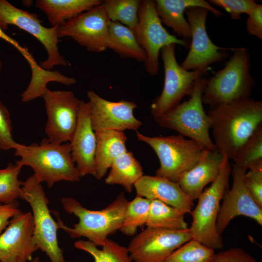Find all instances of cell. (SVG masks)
Masks as SVG:
<instances>
[{"label":"cell","instance_id":"34","mask_svg":"<svg viewBox=\"0 0 262 262\" xmlns=\"http://www.w3.org/2000/svg\"><path fill=\"white\" fill-rule=\"evenodd\" d=\"M12 121L10 112L0 100V149L3 150L15 149L18 143L12 136Z\"/></svg>","mask_w":262,"mask_h":262},{"label":"cell","instance_id":"7","mask_svg":"<svg viewBox=\"0 0 262 262\" xmlns=\"http://www.w3.org/2000/svg\"><path fill=\"white\" fill-rule=\"evenodd\" d=\"M137 139L149 145L155 151L160 166L156 176L177 182L180 175L192 168L206 149L196 142L178 134L150 137L137 131Z\"/></svg>","mask_w":262,"mask_h":262},{"label":"cell","instance_id":"11","mask_svg":"<svg viewBox=\"0 0 262 262\" xmlns=\"http://www.w3.org/2000/svg\"><path fill=\"white\" fill-rule=\"evenodd\" d=\"M35 13L17 8L6 0H0V27L8 29L9 25L16 26L35 37L44 46L47 58L40 62V67L49 71L55 66H66L69 63L60 54L58 46L59 27L47 28Z\"/></svg>","mask_w":262,"mask_h":262},{"label":"cell","instance_id":"26","mask_svg":"<svg viewBox=\"0 0 262 262\" xmlns=\"http://www.w3.org/2000/svg\"><path fill=\"white\" fill-rule=\"evenodd\" d=\"M110 168L105 183L120 185L129 193L132 191L134 184L144 175L140 163L128 150L116 158Z\"/></svg>","mask_w":262,"mask_h":262},{"label":"cell","instance_id":"40","mask_svg":"<svg viewBox=\"0 0 262 262\" xmlns=\"http://www.w3.org/2000/svg\"><path fill=\"white\" fill-rule=\"evenodd\" d=\"M0 38L3 39L8 43L11 44L15 47L26 59L27 61L30 64V66H32L35 64V61L33 58L32 56L28 51L27 49L23 48L19 45L18 43L10 36L6 34L4 32L0 27Z\"/></svg>","mask_w":262,"mask_h":262},{"label":"cell","instance_id":"15","mask_svg":"<svg viewBox=\"0 0 262 262\" xmlns=\"http://www.w3.org/2000/svg\"><path fill=\"white\" fill-rule=\"evenodd\" d=\"M109 22L101 3L60 26L58 36L72 38L88 51L101 52L107 49Z\"/></svg>","mask_w":262,"mask_h":262},{"label":"cell","instance_id":"14","mask_svg":"<svg viewBox=\"0 0 262 262\" xmlns=\"http://www.w3.org/2000/svg\"><path fill=\"white\" fill-rule=\"evenodd\" d=\"M192 239L189 228L172 230L147 227L133 237L127 249L133 262H163Z\"/></svg>","mask_w":262,"mask_h":262},{"label":"cell","instance_id":"31","mask_svg":"<svg viewBox=\"0 0 262 262\" xmlns=\"http://www.w3.org/2000/svg\"><path fill=\"white\" fill-rule=\"evenodd\" d=\"M23 166L16 163H9L6 168L0 169V202L10 204L21 198L23 194V181L18 175Z\"/></svg>","mask_w":262,"mask_h":262},{"label":"cell","instance_id":"20","mask_svg":"<svg viewBox=\"0 0 262 262\" xmlns=\"http://www.w3.org/2000/svg\"><path fill=\"white\" fill-rule=\"evenodd\" d=\"M134 188L137 196L160 200L185 213H190L194 206V200L182 190L177 182L164 177L144 175L134 184Z\"/></svg>","mask_w":262,"mask_h":262},{"label":"cell","instance_id":"36","mask_svg":"<svg viewBox=\"0 0 262 262\" xmlns=\"http://www.w3.org/2000/svg\"><path fill=\"white\" fill-rule=\"evenodd\" d=\"M244 180L250 194L262 208V169H250L245 174Z\"/></svg>","mask_w":262,"mask_h":262},{"label":"cell","instance_id":"3","mask_svg":"<svg viewBox=\"0 0 262 262\" xmlns=\"http://www.w3.org/2000/svg\"><path fill=\"white\" fill-rule=\"evenodd\" d=\"M14 155L20 158L16 162L22 166L31 167L40 182H45L49 188L60 181L79 182L81 180L69 142L56 144L44 138L39 144H18Z\"/></svg>","mask_w":262,"mask_h":262},{"label":"cell","instance_id":"27","mask_svg":"<svg viewBox=\"0 0 262 262\" xmlns=\"http://www.w3.org/2000/svg\"><path fill=\"white\" fill-rule=\"evenodd\" d=\"M185 213L157 199L151 200L149 215L146 225L147 228L172 230L188 229L184 220Z\"/></svg>","mask_w":262,"mask_h":262},{"label":"cell","instance_id":"24","mask_svg":"<svg viewBox=\"0 0 262 262\" xmlns=\"http://www.w3.org/2000/svg\"><path fill=\"white\" fill-rule=\"evenodd\" d=\"M101 3L99 0H37L35 5L46 14L51 27H55Z\"/></svg>","mask_w":262,"mask_h":262},{"label":"cell","instance_id":"1","mask_svg":"<svg viewBox=\"0 0 262 262\" xmlns=\"http://www.w3.org/2000/svg\"><path fill=\"white\" fill-rule=\"evenodd\" d=\"M207 114L217 151L234 161L262 125V101L240 99L212 108Z\"/></svg>","mask_w":262,"mask_h":262},{"label":"cell","instance_id":"30","mask_svg":"<svg viewBox=\"0 0 262 262\" xmlns=\"http://www.w3.org/2000/svg\"><path fill=\"white\" fill-rule=\"evenodd\" d=\"M151 200L140 196L128 201L122 225L119 230L127 236H133L138 227L146 225Z\"/></svg>","mask_w":262,"mask_h":262},{"label":"cell","instance_id":"37","mask_svg":"<svg viewBox=\"0 0 262 262\" xmlns=\"http://www.w3.org/2000/svg\"><path fill=\"white\" fill-rule=\"evenodd\" d=\"M213 262H258L243 248L231 247L215 253Z\"/></svg>","mask_w":262,"mask_h":262},{"label":"cell","instance_id":"28","mask_svg":"<svg viewBox=\"0 0 262 262\" xmlns=\"http://www.w3.org/2000/svg\"><path fill=\"white\" fill-rule=\"evenodd\" d=\"M74 246L77 249L89 253L95 262H133L127 247L109 238L101 249L89 240L77 241Z\"/></svg>","mask_w":262,"mask_h":262},{"label":"cell","instance_id":"22","mask_svg":"<svg viewBox=\"0 0 262 262\" xmlns=\"http://www.w3.org/2000/svg\"><path fill=\"white\" fill-rule=\"evenodd\" d=\"M157 14L162 22L171 28L177 36L188 40L191 38V28L183 14L186 9L199 7L208 9L215 16L223 14L204 0H156Z\"/></svg>","mask_w":262,"mask_h":262},{"label":"cell","instance_id":"8","mask_svg":"<svg viewBox=\"0 0 262 262\" xmlns=\"http://www.w3.org/2000/svg\"><path fill=\"white\" fill-rule=\"evenodd\" d=\"M41 182L33 174L23 181L21 199L25 200L32 210L33 219V237L38 248L46 253L50 262H66L57 238L58 223L53 218Z\"/></svg>","mask_w":262,"mask_h":262},{"label":"cell","instance_id":"10","mask_svg":"<svg viewBox=\"0 0 262 262\" xmlns=\"http://www.w3.org/2000/svg\"><path fill=\"white\" fill-rule=\"evenodd\" d=\"M133 31L146 53L144 65L146 72L151 76H155L159 71V53L163 47L173 44L187 48L190 44L189 40L178 38L165 30L153 0H140L138 21Z\"/></svg>","mask_w":262,"mask_h":262},{"label":"cell","instance_id":"17","mask_svg":"<svg viewBox=\"0 0 262 262\" xmlns=\"http://www.w3.org/2000/svg\"><path fill=\"white\" fill-rule=\"evenodd\" d=\"M246 170L235 164L231 168V188L225 193L218 213L216 227L222 235L232 219L244 215L262 225V208L254 200L246 188L244 176Z\"/></svg>","mask_w":262,"mask_h":262},{"label":"cell","instance_id":"39","mask_svg":"<svg viewBox=\"0 0 262 262\" xmlns=\"http://www.w3.org/2000/svg\"><path fill=\"white\" fill-rule=\"evenodd\" d=\"M17 201L10 204L0 202V235L8 226L10 219L22 212Z\"/></svg>","mask_w":262,"mask_h":262},{"label":"cell","instance_id":"19","mask_svg":"<svg viewBox=\"0 0 262 262\" xmlns=\"http://www.w3.org/2000/svg\"><path fill=\"white\" fill-rule=\"evenodd\" d=\"M69 143L81 177L88 175L95 177L97 140L90 120L88 101L81 100L77 124Z\"/></svg>","mask_w":262,"mask_h":262},{"label":"cell","instance_id":"18","mask_svg":"<svg viewBox=\"0 0 262 262\" xmlns=\"http://www.w3.org/2000/svg\"><path fill=\"white\" fill-rule=\"evenodd\" d=\"M32 213L20 212L0 235V262H29L38 250L33 237Z\"/></svg>","mask_w":262,"mask_h":262},{"label":"cell","instance_id":"41","mask_svg":"<svg viewBox=\"0 0 262 262\" xmlns=\"http://www.w3.org/2000/svg\"><path fill=\"white\" fill-rule=\"evenodd\" d=\"M29 262H40L39 258L38 257H36Z\"/></svg>","mask_w":262,"mask_h":262},{"label":"cell","instance_id":"12","mask_svg":"<svg viewBox=\"0 0 262 262\" xmlns=\"http://www.w3.org/2000/svg\"><path fill=\"white\" fill-rule=\"evenodd\" d=\"M44 99L47 115L45 131L52 143L69 142L76 129L81 100L72 91L46 88Z\"/></svg>","mask_w":262,"mask_h":262},{"label":"cell","instance_id":"33","mask_svg":"<svg viewBox=\"0 0 262 262\" xmlns=\"http://www.w3.org/2000/svg\"><path fill=\"white\" fill-rule=\"evenodd\" d=\"M214 250L192 239L174 251L163 262H213Z\"/></svg>","mask_w":262,"mask_h":262},{"label":"cell","instance_id":"2","mask_svg":"<svg viewBox=\"0 0 262 262\" xmlns=\"http://www.w3.org/2000/svg\"><path fill=\"white\" fill-rule=\"evenodd\" d=\"M64 209L79 219V222L69 227L57 217L59 229L66 231L71 238L84 237L98 246H102L110 235L121 228L128 202L123 192L100 210L86 208L71 197H64L61 200Z\"/></svg>","mask_w":262,"mask_h":262},{"label":"cell","instance_id":"42","mask_svg":"<svg viewBox=\"0 0 262 262\" xmlns=\"http://www.w3.org/2000/svg\"><path fill=\"white\" fill-rule=\"evenodd\" d=\"M3 67V64L1 60L0 59V72H1Z\"/></svg>","mask_w":262,"mask_h":262},{"label":"cell","instance_id":"25","mask_svg":"<svg viewBox=\"0 0 262 262\" xmlns=\"http://www.w3.org/2000/svg\"><path fill=\"white\" fill-rule=\"evenodd\" d=\"M107 48L123 59L131 58L139 62H145L147 59L146 53L133 31L119 22H109Z\"/></svg>","mask_w":262,"mask_h":262},{"label":"cell","instance_id":"23","mask_svg":"<svg viewBox=\"0 0 262 262\" xmlns=\"http://www.w3.org/2000/svg\"><path fill=\"white\" fill-rule=\"evenodd\" d=\"M95 133V178L100 180L106 174L114 161L128 150L126 147L127 137L124 131H105Z\"/></svg>","mask_w":262,"mask_h":262},{"label":"cell","instance_id":"35","mask_svg":"<svg viewBox=\"0 0 262 262\" xmlns=\"http://www.w3.org/2000/svg\"><path fill=\"white\" fill-rule=\"evenodd\" d=\"M208 2L224 8L235 20L240 19L243 13L248 15L258 4L253 0H209Z\"/></svg>","mask_w":262,"mask_h":262},{"label":"cell","instance_id":"9","mask_svg":"<svg viewBox=\"0 0 262 262\" xmlns=\"http://www.w3.org/2000/svg\"><path fill=\"white\" fill-rule=\"evenodd\" d=\"M175 47V44H172L161 50L164 81L162 93L151 105L150 112L154 118L167 114L180 104L184 96H190L195 81L208 74V68L193 71L183 69L177 62Z\"/></svg>","mask_w":262,"mask_h":262},{"label":"cell","instance_id":"6","mask_svg":"<svg viewBox=\"0 0 262 262\" xmlns=\"http://www.w3.org/2000/svg\"><path fill=\"white\" fill-rule=\"evenodd\" d=\"M209 78L202 76L196 79L189 98L164 115L154 118L161 127L178 132L179 134L193 140L206 149L216 151L211 139L209 117L205 113L202 96Z\"/></svg>","mask_w":262,"mask_h":262},{"label":"cell","instance_id":"5","mask_svg":"<svg viewBox=\"0 0 262 262\" xmlns=\"http://www.w3.org/2000/svg\"><path fill=\"white\" fill-rule=\"evenodd\" d=\"M219 172L211 185L202 192L198 198L195 209L190 212L192 222L189 229L192 239L213 250L223 247L222 235L216 227L220 202L229 189L231 172L229 160L223 155Z\"/></svg>","mask_w":262,"mask_h":262},{"label":"cell","instance_id":"32","mask_svg":"<svg viewBox=\"0 0 262 262\" xmlns=\"http://www.w3.org/2000/svg\"><path fill=\"white\" fill-rule=\"evenodd\" d=\"M233 161L246 170L262 169V125L247 140Z\"/></svg>","mask_w":262,"mask_h":262},{"label":"cell","instance_id":"29","mask_svg":"<svg viewBox=\"0 0 262 262\" xmlns=\"http://www.w3.org/2000/svg\"><path fill=\"white\" fill-rule=\"evenodd\" d=\"M140 0H105L102 2L111 21L119 22L132 31L138 21Z\"/></svg>","mask_w":262,"mask_h":262},{"label":"cell","instance_id":"13","mask_svg":"<svg viewBox=\"0 0 262 262\" xmlns=\"http://www.w3.org/2000/svg\"><path fill=\"white\" fill-rule=\"evenodd\" d=\"M209 11L199 7L185 9L191 28L192 41L189 52L180 66L186 70L207 69L211 64L221 62L229 55L228 50L234 48L220 47L209 38L206 28V18Z\"/></svg>","mask_w":262,"mask_h":262},{"label":"cell","instance_id":"38","mask_svg":"<svg viewBox=\"0 0 262 262\" xmlns=\"http://www.w3.org/2000/svg\"><path fill=\"white\" fill-rule=\"evenodd\" d=\"M246 30L251 35L262 40V4H258L248 15Z\"/></svg>","mask_w":262,"mask_h":262},{"label":"cell","instance_id":"4","mask_svg":"<svg viewBox=\"0 0 262 262\" xmlns=\"http://www.w3.org/2000/svg\"><path fill=\"white\" fill-rule=\"evenodd\" d=\"M233 55L223 68L209 78L202 96L203 104L211 109L236 100L250 98L256 82L250 74L248 50L234 48Z\"/></svg>","mask_w":262,"mask_h":262},{"label":"cell","instance_id":"21","mask_svg":"<svg viewBox=\"0 0 262 262\" xmlns=\"http://www.w3.org/2000/svg\"><path fill=\"white\" fill-rule=\"evenodd\" d=\"M223 156L217 151L205 149L198 163L192 168L180 175L177 182L191 199H197L205 186L216 178L220 169Z\"/></svg>","mask_w":262,"mask_h":262},{"label":"cell","instance_id":"16","mask_svg":"<svg viewBox=\"0 0 262 262\" xmlns=\"http://www.w3.org/2000/svg\"><path fill=\"white\" fill-rule=\"evenodd\" d=\"M87 96L91 125L95 132L126 130L137 131L142 125L133 115L134 110L137 108L134 102L124 99L111 101L92 90L87 92Z\"/></svg>","mask_w":262,"mask_h":262}]
</instances>
